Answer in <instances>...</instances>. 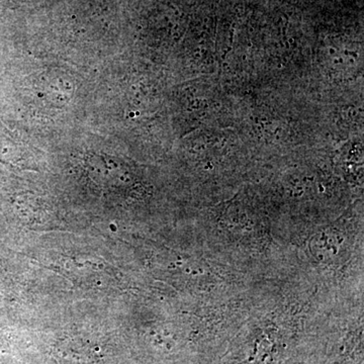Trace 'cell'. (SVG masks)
Masks as SVG:
<instances>
[{"label": "cell", "mask_w": 364, "mask_h": 364, "mask_svg": "<svg viewBox=\"0 0 364 364\" xmlns=\"http://www.w3.org/2000/svg\"><path fill=\"white\" fill-rule=\"evenodd\" d=\"M53 355L62 364H95L100 358V347L90 340L74 337L58 342Z\"/></svg>", "instance_id": "obj_1"}]
</instances>
